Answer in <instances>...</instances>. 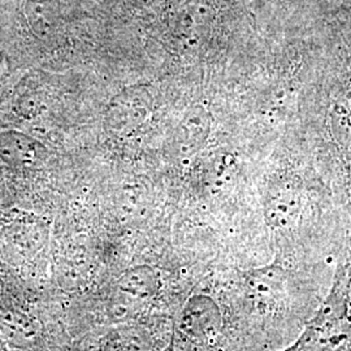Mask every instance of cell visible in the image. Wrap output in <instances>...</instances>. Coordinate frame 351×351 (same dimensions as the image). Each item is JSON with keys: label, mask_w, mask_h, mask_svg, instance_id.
I'll return each mask as SVG.
<instances>
[{"label": "cell", "mask_w": 351, "mask_h": 351, "mask_svg": "<svg viewBox=\"0 0 351 351\" xmlns=\"http://www.w3.org/2000/svg\"><path fill=\"white\" fill-rule=\"evenodd\" d=\"M150 95L146 90L129 88L119 94L108 106L107 121L114 130L139 126L150 110Z\"/></svg>", "instance_id": "6da1fadb"}, {"label": "cell", "mask_w": 351, "mask_h": 351, "mask_svg": "<svg viewBox=\"0 0 351 351\" xmlns=\"http://www.w3.org/2000/svg\"><path fill=\"white\" fill-rule=\"evenodd\" d=\"M278 21H308L342 14V0H271Z\"/></svg>", "instance_id": "3957f363"}, {"label": "cell", "mask_w": 351, "mask_h": 351, "mask_svg": "<svg viewBox=\"0 0 351 351\" xmlns=\"http://www.w3.org/2000/svg\"><path fill=\"white\" fill-rule=\"evenodd\" d=\"M342 14L351 20V0H342Z\"/></svg>", "instance_id": "277c9868"}, {"label": "cell", "mask_w": 351, "mask_h": 351, "mask_svg": "<svg viewBox=\"0 0 351 351\" xmlns=\"http://www.w3.org/2000/svg\"><path fill=\"white\" fill-rule=\"evenodd\" d=\"M46 149L20 132L0 133V159L12 167H33L45 160Z\"/></svg>", "instance_id": "7a4b0ae2"}]
</instances>
